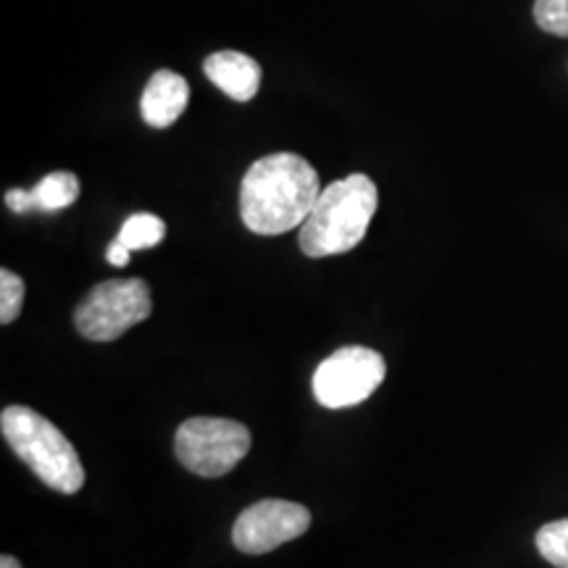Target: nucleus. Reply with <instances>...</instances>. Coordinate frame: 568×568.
Here are the masks:
<instances>
[{
    "label": "nucleus",
    "instance_id": "nucleus-4",
    "mask_svg": "<svg viewBox=\"0 0 568 568\" xmlns=\"http://www.w3.org/2000/svg\"><path fill=\"white\" fill-rule=\"evenodd\" d=\"M153 311V295L145 280H109L95 284L74 314L77 332L92 343H111L126 329L145 322Z\"/></svg>",
    "mask_w": 568,
    "mask_h": 568
},
{
    "label": "nucleus",
    "instance_id": "nucleus-15",
    "mask_svg": "<svg viewBox=\"0 0 568 568\" xmlns=\"http://www.w3.org/2000/svg\"><path fill=\"white\" fill-rule=\"evenodd\" d=\"M6 205H9L13 213L34 211L32 190H9V193H6Z\"/></svg>",
    "mask_w": 568,
    "mask_h": 568
},
{
    "label": "nucleus",
    "instance_id": "nucleus-3",
    "mask_svg": "<svg viewBox=\"0 0 568 568\" xmlns=\"http://www.w3.org/2000/svg\"><path fill=\"white\" fill-rule=\"evenodd\" d=\"M0 432L42 485L63 495L80 493L84 485L82 460L53 422L27 406H9L0 414Z\"/></svg>",
    "mask_w": 568,
    "mask_h": 568
},
{
    "label": "nucleus",
    "instance_id": "nucleus-10",
    "mask_svg": "<svg viewBox=\"0 0 568 568\" xmlns=\"http://www.w3.org/2000/svg\"><path fill=\"white\" fill-rule=\"evenodd\" d=\"M34 209L38 211H61L69 209L80 197V180L71 172H53L32 187Z\"/></svg>",
    "mask_w": 568,
    "mask_h": 568
},
{
    "label": "nucleus",
    "instance_id": "nucleus-7",
    "mask_svg": "<svg viewBox=\"0 0 568 568\" xmlns=\"http://www.w3.org/2000/svg\"><path fill=\"white\" fill-rule=\"evenodd\" d=\"M311 527V510L290 500H258L237 516L232 542L247 556H264L284 542L303 537Z\"/></svg>",
    "mask_w": 568,
    "mask_h": 568
},
{
    "label": "nucleus",
    "instance_id": "nucleus-12",
    "mask_svg": "<svg viewBox=\"0 0 568 568\" xmlns=\"http://www.w3.org/2000/svg\"><path fill=\"white\" fill-rule=\"evenodd\" d=\"M539 556L556 568H568V518L545 524L535 537Z\"/></svg>",
    "mask_w": 568,
    "mask_h": 568
},
{
    "label": "nucleus",
    "instance_id": "nucleus-6",
    "mask_svg": "<svg viewBox=\"0 0 568 568\" xmlns=\"http://www.w3.org/2000/svg\"><path fill=\"white\" fill-rule=\"evenodd\" d=\"M385 374V358L372 347H343L318 364L314 397L324 408H353L379 389Z\"/></svg>",
    "mask_w": 568,
    "mask_h": 568
},
{
    "label": "nucleus",
    "instance_id": "nucleus-11",
    "mask_svg": "<svg viewBox=\"0 0 568 568\" xmlns=\"http://www.w3.org/2000/svg\"><path fill=\"white\" fill-rule=\"evenodd\" d=\"M166 237V224L153 213H132L119 230V243H124L130 251H148L163 243Z\"/></svg>",
    "mask_w": 568,
    "mask_h": 568
},
{
    "label": "nucleus",
    "instance_id": "nucleus-16",
    "mask_svg": "<svg viewBox=\"0 0 568 568\" xmlns=\"http://www.w3.org/2000/svg\"><path fill=\"white\" fill-rule=\"evenodd\" d=\"M130 253H132L130 247H126L124 243H119V240H116V243L109 245V253H105V258H109L111 266L122 268V266L130 264Z\"/></svg>",
    "mask_w": 568,
    "mask_h": 568
},
{
    "label": "nucleus",
    "instance_id": "nucleus-1",
    "mask_svg": "<svg viewBox=\"0 0 568 568\" xmlns=\"http://www.w3.org/2000/svg\"><path fill=\"white\" fill-rule=\"evenodd\" d=\"M322 184L316 169L295 153L264 155L247 169L240 187V213L251 232L274 237L303 226Z\"/></svg>",
    "mask_w": 568,
    "mask_h": 568
},
{
    "label": "nucleus",
    "instance_id": "nucleus-2",
    "mask_svg": "<svg viewBox=\"0 0 568 568\" xmlns=\"http://www.w3.org/2000/svg\"><path fill=\"white\" fill-rule=\"evenodd\" d=\"M379 190L366 174H351L322 190L301 226V251L308 258H326L353 251L366 237Z\"/></svg>",
    "mask_w": 568,
    "mask_h": 568
},
{
    "label": "nucleus",
    "instance_id": "nucleus-5",
    "mask_svg": "<svg viewBox=\"0 0 568 568\" xmlns=\"http://www.w3.org/2000/svg\"><path fill=\"white\" fill-rule=\"evenodd\" d=\"M251 450V432L232 418H187L174 437V453L197 477H224Z\"/></svg>",
    "mask_w": 568,
    "mask_h": 568
},
{
    "label": "nucleus",
    "instance_id": "nucleus-13",
    "mask_svg": "<svg viewBox=\"0 0 568 568\" xmlns=\"http://www.w3.org/2000/svg\"><path fill=\"white\" fill-rule=\"evenodd\" d=\"M24 305V282L19 274L3 268L0 272V324L17 322Z\"/></svg>",
    "mask_w": 568,
    "mask_h": 568
},
{
    "label": "nucleus",
    "instance_id": "nucleus-8",
    "mask_svg": "<svg viewBox=\"0 0 568 568\" xmlns=\"http://www.w3.org/2000/svg\"><path fill=\"white\" fill-rule=\"evenodd\" d=\"M190 103V84L184 77L176 71L161 69L151 77V82L145 84L140 101V113L145 119L148 126L153 130H166L176 119L182 116L184 109Z\"/></svg>",
    "mask_w": 568,
    "mask_h": 568
},
{
    "label": "nucleus",
    "instance_id": "nucleus-17",
    "mask_svg": "<svg viewBox=\"0 0 568 568\" xmlns=\"http://www.w3.org/2000/svg\"><path fill=\"white\" fill-rule=\"evenodd\" d=\"M0 568H21V564L17 558H11V556H3L0 558Z\"/></svg>",
    "mask_w": 568,
    "mask_h": 568
},
{
    "label": "nucleus",
    "instance_id": "nucleus-14",
    "mask_svg": "<svg viewBox=\"0 0 568 568\" xmlns=\"http://www.w3.org/2000/svg\"><path fill=\"white\" fill-rule=\"evenodd\" d=\"M535 19L539 30L568 38V0H535Z\"/></svg>",
    "mask_w": 568,
    "mask_h": 568
},
{
    "label": "nucleus",
    "instance_id": "nucleus-9",
    "mask_svg": "<svg viewBox=\"0 0 568 568\" xmlns=\"http://www.w3.org/2000/svg\"><path fill=\"white\" fill-rule=\"evenodd\" d=\"M205 77L216 84L224 95L232 101L247 103L253 101L255 92L261 88V67L251 55L237 51H222L213 53L203 63Z\"/></svg>",
    "mask_w": 568,
    "mask_h": 568
}]
</instances>
